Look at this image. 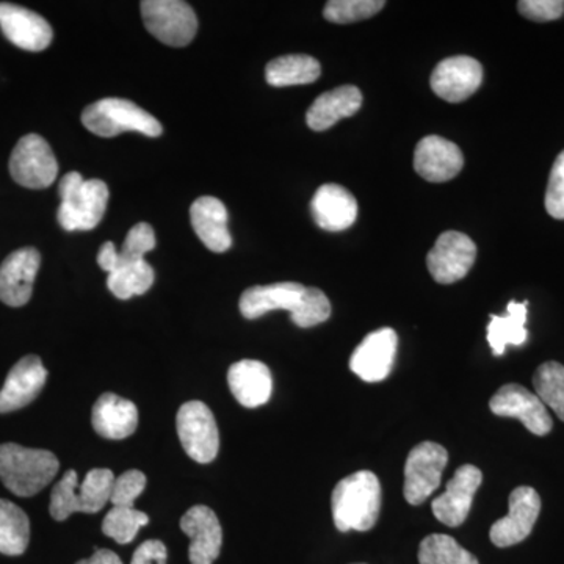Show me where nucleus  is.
Instances as JSON below:
<instances>
[{
	"label": "nucleus",
	"mask_w": 564,
	"mask_h": 564,
	"mask_svg": "<svg viewBox=\"0 0 564 564\" xmlns=\"http://www.w3.org/2000/svg\"><path fill=\"white\" fill-rule=\"evenodd\" d=\"M362 106V93L358 87L344 85L323 93L315 99L306 115L307 126L315 132L328 131L343 118L358 113Z\"/></svg>",
	"instance_id": "obj_25"
},
{
	"label": "nucleus",
	"mask_w": 564,
	"mask_h": 564,
	"mask_svg": "<svg viewBox=\"0 0 564 564\" xmlns=\"http://www.w3.org/2000/svg\"><path fill=\"white\" fill-rule=\"evenodd\" d=\"M47 380V370L39 356H25L14 364L0 391V414L28 406L39 397Z\"/></svg>",
	"instance_id": "obj_19"
},
{
	"label": "nucleus",
	"mask_w": 564,
	"mask_h": 564,
	"mask_svg": "<svg viewBox=\"0 0 564 564\" xmlns=\"http://www.w3.org/2000/svg\"><path fill=\"white\" fill-rule=\"evenodd\" d=\"M150 524L147 513L135 510L133 507H111L104 518L102 533L118 544H129L135 540L141 527Z\"/></svg>",
	"instance_id": "obj_32"
},
{
	"label": "nucleus",
	"mask_w": 564,
	"mask_h": 564,
	"mask_svg": "<svg viewBox=\"0 0 564 564\" xmlns=\"http://www.w3.org/2000/svg\"><path fill=\"white\" fill-rule=\"evenodd\" d=\"M10 174L25 188L41 191L57 180L58 162L50 143L36 133L22 137L11 152Z\"/></svg>",
	"instance_id": "obj_7"
},
{
	"label": "nucleus",
	"mask_w": 564,
	"mask_h": 564,
	"mask_svg": "<svg viewBox=\"0 0 564 564\" xmlns=\"http://www.w3.org/2000/svg\"><path fill=\"white\" fill-rule=\"evenodd\" d=\"M545 210L555 220H564V151L560 152L549 176Z\"/></svg>",
	"instance_id": "obj_39"
},
{
	"label": "nucleus",
	"mask_w": 564,
	"mask_h": 564,
	"mask_svg": "<svg viewBox=\"0 0 564 564\" xmlns=\"http://www.w3.org/2000/svg\"><path fill=\"white\" fill-rule=\"evenodd\" d=\"M464 166L463 152L452 141L429 135L419 141L414 151V170L430 182L454 180Z\"/></svg>",
	"instance_id": "obj_18"
},
{
	"label": "nucleus",
	"mask_w": 564,
	"mask_h": 564,
	"mask_svg": "<svg viewBox=\"0 0 564 564\" xmlns=\"http://www.w3.org/2000/svg\"><path fill=\"white\" fill-rule=\"evenodd\" d=\"M306 288L300 282H276V284L254 285L243 292L239 307L245 318L256 321L272 311H288L292 315L302 307Z\"/></svg>",
	"instance_id": "obj_20"
},
{
	"label": "nucleus",
	"mask_w": 564,
	"mask_h": 564,
	"mask_svg": "<svg viewBox=\"0 0 564 564\" xmlns=\"http://www.w3.org/2000/svg\"><path fill=\"white\" fill-rule=\"evenodd\" d=\"M31 521L18 505L0 499V554L18 556L28 551Z\"/></svg>",
	"instance_id": "obj_28"
},
{
	"label": "nucleus",
	"mask_w": 564,
	"mask_h": 564,
	"mask_svg": "<svg viewBox=\"0 0 564 564\" xmlns=\"http://www.w3.org/2000/svg\"><path fill=\"white\" fill-rule=\"evenodd\" d=\"M541 513V497L530 486H519L510 496V511L491 527V541L497 547L522 543L532 533Z\"/></svg>",
	"instance_id": "obj_11"
},
{
	"label": "nucleus",
	"mask_w": 564,
	"mask_h": 564,
	"mask_svg": "<svg viewBox=\"0 0 564 564\" xmlns=\"http://www.w3.org/2000/svg\"><path fill=\"white\" fill-rule=\"evenodd\" d=\"M228 384L237 402L251 410L269 402L273 392L272 372L265 364L254 359L232 364Z\"/></svg>",
	"instance_id": "obj_23"
},
{
	"label": "nucleus",
	"mask_w": 564,
	"mask_h": 564,
	"mask_svg": "<svg viewBox=\"0 0 564 564\" xmlns=\"http://www.w3.org/2000/svg\"><path fill=\"white\" fill-rule=\"evenodd\" d=\"M529 302H510L507 307V315H491V322L488 325V343L494 356H502L507 351L508 345L521 347L529 339L527 332V313H529Z\"/></svg>",
	"instance_id": "obj_26"
},
{
	"label": "nucleus",
	"mask_w": 564,
	"mask_h": 564,
	"mask_svg": "<svg viewBox=\"0 0 564 564\" xmlns=\"http://www.w3.org/2000/svg\"><path fill=\"white\" fill-rule=\"evenodd\" d=\"M154 229H152V226L148 225V223H139V225L133 226L131 231L128 232L124 243H122L121 251H118V267L144 261V254H148V252L154 250Z\"/></svg>",
	"instance_id": "obj_36"
},
{
	"label": "nucleus",
	"mask_w": 564,
	"mask_h": 564,
	"mask_svg": "<svg viewBox=\"0 0 564 564\" xmlns=\"http://www.w3.org/2000/svg\"><path fill=\"white\" fill-rule=\"evenodd\" d=\"M82 122L95 135L110 139L122 132H139L147 137L162 135L161 122L128 99L107 98L91 104L82 113Z\"/></svg>",
	"instance_id": "obj_4"
},
{
	"label": "nucleus",
	"mask_w": 564,
	"mask_h": 564,
	"mask_svg": "<svg viewBox=\"0 0 564 564\" xmlns=\"http://www.w3.org/2000/svg\"><path fill=\"white\" fill-rule=\"evenodd\" d=\"M99 267L104 272L111 273L118 267V250L115 248V243L106 242L102 245L101 250L98 254Z\"/></svg>",
	"instance_id": "obj_42"
},
{
	"label": "nucleus",
	"mask_w": 564,
	"mask_h": 564,
	"mask_svg": "<svg viewBox=\"0 0 564 564\" xmlns=\"http://www.w3.org/2000/svg\"><path fill=\"white\" fill-rule=\"evenodd\" d=\"M50 511L55 521H66L70 514L82 513L79 500V477L76 470H68L51 494Z\"/></svg>",
	"instance_id": "obj_35"
},
{
	"label": "nucleus",
	"mask_w": 564,
	"mask_h": 564,
	"mask_svg": "<svg viewBox=\"0 0 564 564\" xmlns=\"http://www.w3.org/2000/svg\"><path fill=\"white\" fill-rule=\"evenodd\" d=\"M533 386L541 402L564 422V366L555 361L544 362L534 372Z\"/></svg>",
	"instance_id": "obj_31"
},
{
	"label": "nucleus",
	"mask_w": 564,
	"mask_h": 564,
	"mask_svg": "<svg viewBox=\"0 0 564 564\" xmlns=\"http://www.w3.org/2000/svg\"><path fill=\"white\" fill-rule=\"evenodd\" d=\"M484 481V474L473 464H464L456 469L454 478L447 484L445 492L433 500L434 518L447 527H459L466 521L473 508L475 492Z\"/></svg>",
	"instance_id": "obj_13"
},
{
	"label": "nucleus",
	"mask_w": 564,
	"mask_h": 564,
	"mask_svg": "<svg viewBox=\"0 0 564 564\" xmlns=\"http://www.w3.org/2000/svg\"><path fill=\"white\" fill-rule=\"evenodd\" d=\"M76 564H122V562L120 556L109 551V549H98L90 558L80 560Z\"/></svg>",
	"instance_id": "obj_43"
},
{
	"label": "nucleus",
	"mask_w": 564,
	"mask_h": 564,
	"mask_svg": "<svg viewBox=\"0 0 564 564\" xmlns=\"http://www.w3.org/2000/svg\"><path fill=\"white\" fill-rule=\"evenodd\" d=\"M147 488V475L141 470H128L115 478L111 488V507H133L141 492Z\"/></svg>",
	"instance_id": "obj_38"
},
{
	"label": "nucleus",
	"mask_w": 564,
	"mask_h": 564,
	"mask_svg": "<svg viewBox=\"0 0 564 564\" xmlns=\"http://www.w3.org/2000/svg\"><path fill=\"white\" fill-rule=\"evenodd\" d=\"M181 530L191 538V563L214 564L223 544V530L217 514L209 507L196 505L182 516Z\"/></svg>",
	"instance_id": "obj_17"
},
{
	"label": "nucleus",
	"mask_w": 564,
	"mask_h": 564,
	"mask_svg": "<svg viewBox=\"0 0 564 564\" xmlns=\"http://www.w3.org/2000/svg\"><path fill=\"white\" fill-rule=\"evenodd\" d=\"M141 17L148 32L166 46H187L198 31L195 11L181 0H144Z\"/></svg>",
	"instance_id": "obj_5"
},
{
	"label": "nucleus",
	"mask_w": 564,
	"mask_h": 564,
	"mask_svg": "<svg viewBox=\"0 0 564 564\" xmlns=\"http://www.w3.org/2000/svg\"><path fill=\"white\" fill-rule=\"evenodd\" d=\"M518 10L530 21H555L564 14V2L563 0H521L518 3Z\"/></svg>",
	"instance_id": "obj_40"
},
{
	"label": "nucleus",
	"mask_w": 564,
	"mask_h": 564,
	"mask_svg": "<svg viewBox=\"0 0 564 564\" xmlns=\"http://www.w3.org/2000/svg\"><path fill=\"white\" fill-rule=\"evenodd\" d=\"M477 259V245L469 236L458 231L441 234L432 251L426 256V265L433 280L440 284H454L467 276Z\"/></svg>",
	"instance_id": "obj_9"
},
{
	"label": "nucleus",
	"mask_w": 564,
	"mask_h": 564,
	"mask_svg": "<svg viewBox=\"0 0 564 564\" xmlns=\"http://www.w3.org/2000/svg\"><path fill=\"white\" fill-rule=\"evenodd\" d=\"M115 474L110 469H91L79 485L82 513H99L110 502Z\"/></svg>",
	"instance_id": "obj_33"
},
{
	"label": "nucleus",
	"mask_w": 564,
	"mask_h": 564,
	"mask_svg": "<svg viewBox=\"0 0 564 564\" xmlns=\"http://www.w3.org/2000/svg\"><path fill=\"white\" fill-rule=\"evenodd\" d=\"M91 423L95 432L106 440H126L139 426V410L135 403L117 393H102L93 406Z\"/></svg>",
	"instance_id": "obj_22"
},
{
	"label": "nucleus",
	"mask_w": 564,
	"mask_h": 564,
	"mask_svg": "<svg viewBox=\"0 0 564 564\" xmlns=\"http://www.w3.org/2000/svg\"><path fill=\"white\" fill-rule=\"evenodd\" d=\"M191 220L196 236L210 251L225 252L231 248L232 237L228 229V210L214 196H202L191 207Z\"/></svg>",
	"instance_id": "obj_24"
},
{
	"label": "nucleus",
	"mask_w": 564,
	"mask_h": 564,
	"mask_svg": "<svg viewBox=\"0 0 564 564\" xmlns=\"http://www.w3.org/2000/svg\"><path fill=\"white\" fill-rule=\"evenodd\" d=\"M334 525L339 532H369L377 524L381 510V485L370 470L344 478L332 497Z\"/></svg>",
	"instance_id": "obj_1"
},
{
	"label": "nucleus",
	"mask_w": 564,
	"mask_h": 564,
	"mask_svg": "<svg viewBox=\"0 0 564 564\" xmlns=\"http://www.w3.org/2000/svg\"><path fill=\"white\" fill-rule=\"evenodd\" d=\"M58 192L62 204L57 217L65 231H91L101 223L109 203L106 182L85 181L79 173L73 172L63 177Z\"/></svg>",
	"instance_id": "obj_3"
},
{
	"label": "nucleus",
	"mask_w": 564,
	"mask_h": 564,
	"mask_svg": "<svg viewBox=\"0 0 564 564\" xmlns=\"http://www.w3.org/2000/svg\"><path fill=\"white\" fill-rule=\"evenodd\" d=\"M448 463L447 451L436 443L415 445L404 464V499L411 505H421L441 485Z\"/></svg>",
	"instance_id": "obj_8"
},
{
	"label": "nucleus",
	"mask_w": 564,
	"mask_h": 564,
	"mask_svg": "<svg viewBox=\"0 0 564 564\" xmlns=\"http://www.w3.org/2000/svg\"><path fill=\"white\" fill-rule=\"evenodd\" d=\"M154 284V270L147 261L118 267L107 278V288L117 299L129 300L143 295Z\"/></svg>",
	"instance_id": "obj_29"
},
{
	"label": "nucleus",
	"mask_w": 564,
	"mask_h": 564,
	"mask_svg": "<svg viewBox=\"0 0 564 564\" xmlns=\"http://www.w3.org/2000/svg\"><path fill=\"white\" fill-rule=\"evenodd\" d=\"M489 410L500 417H514L524 423L530 433L545 436L552 432L551 414L536 393L521 384H505L494 393Z\"/></svg>",
	"instance_id": "obj_10"
},
{
	"label": "nucleus",
	"mask_w": 564,
	"mask_h": 564,
	"mask_svg": "<svg viewBox=\"0 0 564 564\" xmlns=\"http://www.w3.org/2000/svg\"><path fill=\"white\" fill-rule=\"evenodd\" d=\"M484 66L467 55L441 62L432 74V90L447 102H463L480 88Z\"/></svg>",
	"instance_id": "obj_14"
},
{
	"label": "nucleus",
	"mask_w": 564,
	"mask_h": 564,
	"mask_svg": "<svg viewBox=\"0 0 564 564\" xmlns=\"http://www.w3.org/2000/svg\"><path fill=\"white\" fill-rule=\"evenodd\" d=\"M311 210L318 228L340 232L355 225L358 203L343 185L325 184L315 192Z\"/></svg>",
	"instance_id": "obj_21"
},
{
	"label": "nucleus",
	"mask_w": 564,
	"mask_h": 564,
	"mask_svg": "<svg viewBox=\"0 0 564 564\" xmlns=\"http://www.w3.org/2000/svg\"><path fill=\"white\" fill-rule=\"evenodd\" d=\"M169 552L159 540L144 541L132 556L131 564H166Z\"/></svg>",
	"instance_id": "obj_41"
},
{
	"label": "nucleus",
	"mask_w": 564,
	"mask_h": 564,
	"mask_svg": "<svg viewBox=\"0 0 564 564\" xmlns=\"http://www.w3.org/2000/svg\"><path fill=\"white\" fill-rule=\"evenodd\" d=\"M176 429L182 447L193 462L209 464L217 458L220 433L206 403L193 400L182 404L177 411Z\"/></svg>",
	"instance_id": "obj_6"
},
{
	"label": "nucleus",
	"mask_w": 564,
	"mask_h": 564,
	"mask_svg": "<svg viewBox=\"0 0 564 564\" xmlns=\"http://www.w3.org/2000/svg\"><path fill=\"white\" fill-rule=\"evenodd\" d=\"M40 263L41 256L35 248H21L11 252L0 265V302L11 307L28 304L32 299Z\"/></svg>",
	"instance_id": "obj_15"
},
{
	"label": "nucleus",
	"mask_w": 564,
	"mask_h": 564,
	"mask_svg": "<svg viewBox=\"0 0 564 564\" xmlns=\"http://www.w3.org/2000/svg\"><path fill=\"white\" fill-rule=\"evenodd\" d=\"M399 336L392 328H381L370 333L352 351L351 372L366 383H380L391 375L395 362Z\"/></svg>",
	"instance_id": "obj_12"
},
{
	"label": "nucleus",
	"mask_w": 564,
	"mask_h": 564,
	"mask_svg": "<svg viewBox=\"0 0 564 564\" xmlns=\"http://www.w3.org/2000/svg\"><path fill=\"white\" fill-rule=\"evenodd\" d=\"M421 564H480L477 556L462 547L448 534H430L419 547Z\"/></svg>",
	"instance_id": "obj_30"
},
{
	"label": "nucleus",
	"mask_w": 564,
	"mask_h": 564,
	"mask_svg": "<svg viewBox=\"0 0 564 564\" xmlns=\"http://www.w3.org/2000/svg\"><path fill=\"white\" fill-rule=\"evenodd\" d=\"M383 0H329L323 17L334 24H351L369 20L384 9Z\"/></svg>",
	"instance_id": "obj_34"
},
{
	"label": "nucleus",
	"mask_w": 564,
	"mask_h": 564,
	"mask_svg": "<svg viewBox=\"0 0 564 564\" xmlns=\"http://www.w3.org/2000/svg\"><path fill=\"white\" fill-rule=\"evenodd\" d=\"M61 469L57 456L18 444L0 445V480L14 496L32 497L43 491Z\"/></svg>",
	"instance_id": "obj_2"
},
{
	"label": "nucleus",
	"mask_w": 564,
	"mask_h": 564,
	"mask_svg": "<svg viewBox=\"0 0 564 564\" xmlns=\"http://www.w3.org/2000/svg\"><path fill=\"white\" fill-rule=\"evenodd\" d=\"M332 315V303L321 289L306 288L302 307L292 315V322L300 328H313L328 321Z\"/></svg>",
	"instance_id": "obj_37"
},
{
	"label": "nucleus",
	"mask_w": 564,
	"mask_h": 564,
	"mask_svg": "<svg viewBox=\"0 0 564 564\" xmlns=\"http://www.w3.org/2000/svg\"><path fill=\"white\" fill-rule=\"evenodd\" d=\"M322 74L321 63L311 55H282L265 68V79L272 87H293L317 80Z\"/></svg>",
	"instance_id": "obj_27"
},
{
	"label": "nucleus",
	"mask_w": 564,
	"mask_h": 564,
	"mask_svg": "<svg viewBox=\"0 0 564 564\" xmlns=\"http://www.w3.org/2000/svg\"><path fill=\"white\" fill-rule=\"evenodd\" d=\"M0 29L10 43L31 52L46 50L54 36L50 22L43 17L9 2H0Z\"/></svg>",
	"instance_id": "obj_16"
}]
</instances>
